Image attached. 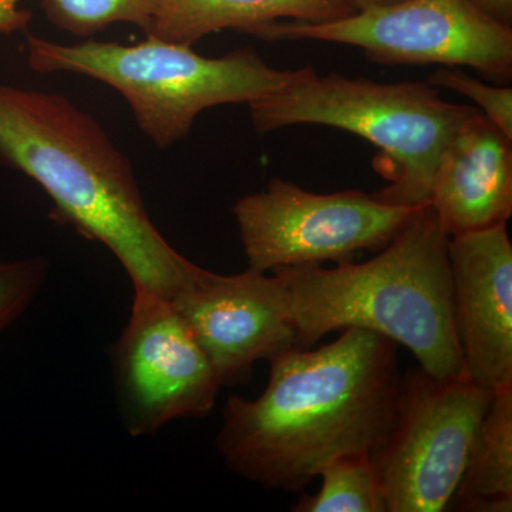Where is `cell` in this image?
Segmentation results:
<instances>
[{"instance_id":"9a60e30c","label":"cell","mask_w":512,"mask_h":512,"mask_svg":"<svg viewBox=\"0 0 512 512\" xmlns=\"http://www.w3.org/2000/svg\"><path fill=\"white\" fill-rule=\"evenodd\" d=\"M20 0H0V33L10 35L26 29L29 10L19 9ZM46 18L56 28L77 37L96 35L114 23H131L147 32L153 23L157 0H42Z\"/></svg>"},{"instance_id":"5b68a950","label":"cell","mask_w":512,"mask_h":512,"mask_svg":"<svg viewBox=\"0 0 512 512\" xmlns=\"http://www.w3.org/2000/svg\"><path fill=\"white\" fill-rule=\"evenodd\" d=\"M256 133L298 124L339 128L379 150L375 168L389 185L377 200L406 208L430 204L444 151L478 109L441 99L429 83H377L315 69L288 89L249 104Z\"/></svg>"},{"instance_id":"4fadbf2b","label":"cell","mask_w":512,"mask_h":512,"mask_svg":"<svg viewBox=\"0 0 512 512\" xmlns=\"http://www.w3.org/2000/svg\"><path fill=\"white\" fill-rule=\"evenodd\" d=\"M355 12L349 0H157L146 36L192 46L220 30L254 36L259 29L284 20L326 23Z\"/></svg>"},{"instance_id":"ba28073f","label":"cell","mask_w":512,"mask_h":512,"mask_svg":"<svg viewBox=\"0 0 512 512\" xmlns=\"http://www.w3.org/2000/svg\"><path fill=\"white\" fill-rule=\"evenodd\" d=\"M416 210L357 190L316 194L282 178L232 208L249 269L264 274L382 251Z\"/></svg>"},{"instance_id":"ac0fdd59","label":"cell","mask_w":512,"mask_h":512,"mask_svg":"<svg viewBox=\"0 0 512 512\" xmlns=\"http://www.w3.org/2000/svg\"><path fill=\"white\" fill-rule=\"evenodd\" d=\"M431 86L463 94L483 110L481 113L493 121L505 136L512 140V89L511 87L490 86L458 70L441 69L431 73Z\"/></svg>"},{"instance_id":"7c38bea8","label":"cell","mask_w":512,"mask_h":512,"mask_svg":"<svg viewBox=\"0 0 512 512\" xmlns=\"http://www.w3.org/2000/svg\"><path fill=\"white\" fill-rule=\"evenodd\" d=\"M512 140L480 110L441 157L430 205L448 237L507 224L512 214Z\"/></svg>"},{"instance_id":"3957f363","label":"cell","mask_w":512,"mask_h":512,"mask_svg":"<svg viewBox=\"0 0 512 512\" xmlns=\"http://www.w3.org/2000/svg\"><path fill=\"white\" fill-rule=\"evenodd\" d=\"M448 239L429 204L363 264L276 269L296 346L311 348L335 330L366 329L409 349L437 379L466 373L454 328Z\"/></svg>"},{"instance_id":"e0dca14e","label":"cell","mask_w":512,"mask_h":512,"mask_svg":"<svg viewBox=\"0 0 512 512\" xmlns=\"http://www.w3.org/2000/svg\"><path fill=\"white\" fill-rule=\"evenodd\" d=\"M46 275L43 258L0 261V332L26 311L45 284Z\"/></svg>"},{"instance_id":"ffe728a7","label":"cell","mask_w":512,"mask_h":512,"mask_svg":"<svg viewBox=\"0 0 512 512\" xmlns=\"http://www.w3.org/2000/svg\"><path fill=\"white\" fill-rule=\"evenodd\" d=\"M357 10L380 8V6L394 5V3L403 2V0H349Z\"/></svg>"},{"instance_id":"8fae6325","label":"cell","mask_w":512,"mask_h":512,"mask_svg":"<svg viewBox=\"0 0 512 512\" xmlns=\"http://www.w3.org/2000/svg\"><path fill=\"white\" fill-rule=\"evenodd\" d=\"M454 328L464 370L491 392L512 387V245L507 224L448 239Z\"/></svg>"},{"instance_id":"30bf717a","label":"cell","mask_w":512,"mask_h":512,"mask_svg":"<svg viewBox=\"0 0 512 512\" xmlns=\"http://www.w3.org/2000/svg\"><path fill=\"white\" fill-rule=\"evenodd\" d=\"M214 366L221 386L247 383L259 360L296 346L295 329L275 276L249 269L218 275L194 265L170 299Z\"/></svg>"},{"instance_id":"6da1fadb","label":"cell","mask_w":512,"mask_h":512,"mask_svg":"<svg viewBox=\"0 0 512 512\" xmlns=\"http://www.w3.org/2000/svg\"><path fill=\"white\" fill-rule=\"evenodd\" d=\"M255 400L229 396L218 454L245 480L301 493L329 461L370 454L392 419L400 373L397 345L348 328L318 349L293 348L269 360Z\"/></svg>"},{"instance_id":"52a82bcc","label":"cell","mask_w":512,"mask_h":512,"mask_svg":"<svg viewBox=\"0 0 512 512\" xmlns=\"http://www.w3.org/2000/svg\"><path fill=\"white\" fill-rule=\"evenodd\" d=\"M264 40H320L362 49L380 64L467 66L490 79L512 77V28L473 0H403L326 23L276 22Z\"/></svg>"},{"instance_id":"277c9868","label":"cell","mask_w":512,"mask_h":512,"mask_svg":"<svg viewBox=\"0 0 512 512\" xmlns=\"http://www.w3.org/2000/svg\"><path fill=\"white\" fill-rule=\"evenodd\" d=\"M26 52L36 73L82 74L109 84L161 150L187 137L202 111L224 104L249 106L288 89L313 69H274L252 47L204 57L191 46L153 36L128 46L97 40L60 45L28 33Z\"/></svg>"},{"instance_id":"2e32d148","label":"cell","mask_w":512,"mask_h":512,"mask_svg":"<svg viewBox=\"0 0 512 512\" xmlns=\"http://www.w3.org/2000/svg\"><path fill=\"white\" fill-rule=\"evenodd\" d=\"M318 477V493L301 495L293 512H387L369 454L335 458L320 468Z\"/></svg>"},{"instance_id":"7a4b0ae2","label":"cell","mask_w":512,"mask_h":512,"mask_svg":"<svg viewBox=\"0 0 512 512\" xmlns=\"http://www.w3.org/2000/svg\"><path fill=\"white\" fill-rule=\"evenodd\" d=\"M0 161L46 191L57 221L109 248L134 289L170 301L190 281L194 264L151 221L128 158L67 97L0 83Z\"/></svg>"},{"instance_id":"8992f818","label":"cell","mask_w":512,"mask_h":512,"mask_svg":"<svg viewBox=\"0 0 512 512\" xmlns=\"http://www.w3.org/2000/svg\"><path fill=\"white\" fill-rule=\"evenodd\" d=\"M493 397L467 373L400 375L392 419L369 454L387 512L447 510Z\"/></svg>"},{"instance_id":"9c48e42d","label":"cell","mask_w":512,"mask_h":512,"mask_svg":"<svg viewBox=\"0 0 512 512\" xmlns=\"http://www.w3.org/2000/svg\"><path fill=\"white\" fill-rule=\"evenodd\" d=\"M121 419L133 437L212 412L221 383L170 301L134 289L126 328L113 348Z\"/></svg>"},{"instance_id":"d6986e66","label":"cell","mask_w":512,"mask_h":512,"mask_svg":"<svg viewBox=\"0 0 512 512\" xmlns=\"http://www.w3.org/2000/svg\"><path fill=\"white\" fill-rule=\"evenodd\" d=\"M488 15L505 25L512 23V0H473Z\"/></svg>"},{"instance_id":"5bb4252c","label":"cell","mask_w":512,"mask_h":512,"mask_svg":"<svg viewBox=\"0 0 512 512\" xmlns=\"http://www.w3.org/2000/svg\"><path fill=\"white\" fill-rule=\"evenodd\" d=\"M512 497V387L495 392L448 507Z\"/></svg>"}]
</instances>
